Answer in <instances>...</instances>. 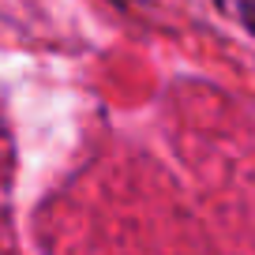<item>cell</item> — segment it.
Returning a JSON list of instances; mask_svg holds the SVG:
<instances>
[{
    "instance_id": "6da1fadb",
    "label": "cell",
    "mask_w": 255,
    "mask_h": 255,
    "mask_svg": "<svg viewBox=\"0 0 255 255\" xmlns=\"http://www.w3.org/2000/svg\"><path fill=\"white\" fill-rule=\"evenodd\" d=\"M214 4L225 19H233L240 30H248L255 38V0H214Z\"/></svg>"
}]
</instances>
